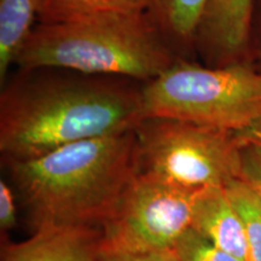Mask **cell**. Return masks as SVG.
Listing matches in <instances>:
<instances>
[{"mask_svg": "<svg viewBox=\"0 0 261 261\" xmlns=\"http://www.w3.org/2000/svg\"><path fill=\"white\" fill-rule=\"evenodd\" d=\"M149 9V0H38L39 23L79 21L112 14H136Z\"/></svg>", "mask_w": 261, "mask_h": 261, "instance_id": "7c38bea8", "label": "cell"}, {"mask_svg": "<svg viewBox=\"0 0 261 261\" xmlns=\"http://www.w3.org/2000/svg\"><path fill=\"white\" fill-rule=\"evenodd\" d=\"M253 4L254 0H211L194 42V51L203 64H252L249 33Z\"/></svg>", "mask_w": 261, "mask_h": 261, "instance_id": "52a82bcc", "label": "cell"}, {"mask_svg": "<svg viewBox=\"0 0 261 261\" xmlns=\"http://www.w3.org/2000/svg\"><path fill=\"white\" fill-rule=\"evenodd\" d=\"M143 115L242 133L261 119V70L253 64L208 67L179 58L142 85Z\"/></svg>", "mask_w": 261, "mask_h": 261, "instance_id": "277c9868", "label": "cell"}, {"mask_svg": "<svg viewBox=\"0 0 261 261\" xmlns=\"http://www.w3.org/2000/svg\"><path fill=\"white\" fill-rule=\"evenodd\" d=\"M198 192L136 173L102 226L103 252L173 249L191 227Z\"/></svg>", "mask_w": 261, "mask_h": 261, "instance_id": "8992f818", "label": "cell"}, {"mask_svg": "<svg viewBox=\"0 0 261 261\" xmlns=\"http://www.w3.org/2000/svg\"><path fill=\"white\" fill-rule=\"evenodd\" d=\"M17 224L15 192L8 182L0 181V230L2 233L9 232Z\"/></svg>", "mask_w": 261, "mask_h": 261, "instance_id": "2e32d148", "label": "cell"}, {"mask_svg": "<svg viewBox=\"0 0 261 261\" xmlns=\"http://www.w3.org/2000/svg\"><path fill=\"white\" fill-rule=\"evenodd\" d=\"M3 163L33 231L102 227L137 173L135 129Z\"/></svg>", "mask_w": 261, "mask_h": 261, "instance_id": "7a4b0ae2", "label": "cell"}, {"mask_svg": "<svg viewBox=\"0 0 261 261\" xmlns=\"http://www.w3.org/2000/svg\"><path fill=\"white\" fill-rule=\"evenodd\" d=\"M38 0H0V85L35 28Z\"/></svg>", "mask_w": 261, "mask_h": 261, "instance_id": "8fae6325", "label": "cell"}, {"mask_svg": "<svg viewBox=\"0 0 261 261\" xmlns=\"http://www.w3.org/2000/svg\"><path fill=\"white\" fill-rule=\"evenodd\" d=\"M240 150V178L249 185L261 198V145L243 133Z\"/></svg>", "mask_w": 261, "mask_h": 261, "instance_id": "9a60e30c", "label": "cell"}, {"mask_svg": "<svg viewBox=\"0 0 261 261\" xmlns=\"http://www.w3.org/2000/svg\"><path fill=\"white\" fill-rule=\"evenodd\" d=\"M210 2L149 0V15L179 57L194 51L196 33Z\"/></svg>", "mask_w": 261, "mask_h": 261, "instance_id": "30bf717a", "label": "cell"}, {"mask_svg": "<svg viewBox=\"0 0 261 261\" xmlns=\"http://www.w3.org/2000/svg\"><path fill=\"white\" fill-rule=\"evenodd\" d=\"M191 228L224 252L248 261V242L225 187H208L196 196Z\"/></svg>", "mask_w": 261, "mask_h": 261, "instance_id": "9c48e42d", "label": "cell"}, {"mask_svg": "<svg viewBox=\"0 0 261 261\" xmlns=\"http://www.w3.org/2000/svg\"><path fill=\"white\" fill-rule=\"evenodd\" d=\"M137 173L181 190L225 187L240 178L241 133L165 117L135 128Z\"/></svg>", "mask_w": 261, "mask_h": 261, "instance_id": "5b68a950", "label": "cell"}, {"mask_svg": "<svg viewBox=\"0 0 261 261\" xmlns=\"http://www.w3.org/2000/svg\"><path fill=\"white\" fill-rule=\"evenodd\" d=\"M99 261H179V259L174 249L117 253H107L102 250Z\"/></svg>", "mask_w": 261, "mask_h": 261, "instance_id": "e0dca14e", "label": "cell"}, {"mask_svg": "<svg viewBox=\"0 0 261 261\" xmlns=\"http://www.w3.org/2000/svg\"><path fill=\"white\" fill-rule=\"evenodd\" d=\"M250 63L261 70V0H254L249 33Z\"/></svg>", "mask_w": 261, "mask_h": 261, "instance_id": "ac0fdd59", "label": "cell"}, {"mask_svg": "<svg viewBox=\"0 0 261 261\" xmlns=\"http://www.w3.org/2000/svg\"><path fill=\"white\" fill-rule=\"evenodd\" d=\"M242 133L249 139H252L253 142H255L256 144L261 145V119L252 127V128H249L246 130V132Z\"/></svg>", "mask_w": 261, "mask_h": 261, "instance_id": "d6986e66", "label": "cell"}, {"mask_svg": "<svg viewBox=\"0 0 261 261\" xmlns=\"http://www.w3.org/2000/svg\"><path fill=\"white\" fill-rule=\"evenodd\" d=\"M225 191L246 233L248 261H261V198L241 179L227 182Z\"/></svg>", "mask_w": 261, "mask_h": 261, "instance_id": "4fadbf2b", "label": "cell"}, {"mask_svg": "<svg viewBox=\"0 0 261 261\" xmlns=\"http://www.w3.org/2000/svg\"><path fill=\"white\" fill-rule=\"evenodd\" d=\"M2 86L3 162L35 159L80 140L130 132L144 119L142 85L123 77L21 70Z\"/></svg>", "mask_w": 261, "mask_h": 261, "instance_id": "6da1fadb", "label": "cell"}, {"mask_svg": "<svg viewBox=\"0 0 261 261\" xmlns=\"http://www.w3.org/2000/svg\"><path fill=\"white\" fill-rule=\"evenodd\" d=\"M173 249L179 261H243L214 246L191 227L179 238Z\"/></svg>", "mask_w": 261, "mask_h": 261, "instance_id": "5bb4252c", "label": "cell"}, {"mask_svg": "<svg viewBox=\"0 0 261 261\" xmlns=\"http://www.w3.org/2000/svg\"><path fill=\"white\" fill-rule=\"evenodd\" d=\"M102 250V227H45L22 242L2 240L0 261H99Z\"/></svg>", "mask_w": 261, "mask_h": 261, "instance_id": "ba28073f", "label": "cell"}, {"mask_svg": "<svg viewBox=\"0 0 261 261\" xmlns=\"http://www.w3.org/2000/svg\"><path fill=\"white\" fill-rule=\"evenodd\" d=\"M179 58L145 11L39 23L15 65L21 70L62 69L144 84Z\"/></svg>", "mask_w": 261, "mask_h": 261, "instance_id": "3957f363", "label": "cell"}]
</instances>
